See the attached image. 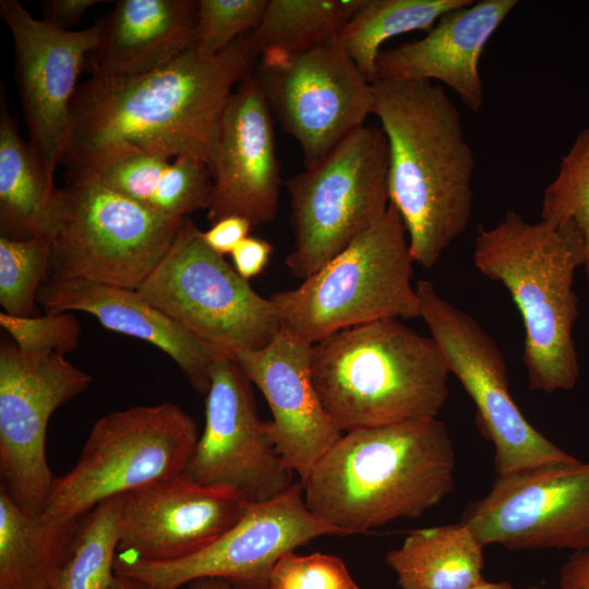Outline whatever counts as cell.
Masks as SVG:
<instances>
[{"instance_id": "42", "label": "cell", "mask_w": 589, "mask_h": 589, "mask_svg": "<svg viewBox=\"0 0 589 589\" xmlns=\"http://www.w3.org/2000/svg\"><path fill=\"white\" fill-rule=\"evenodd\" d=\"M470 589H515L509 582L507 581H500V582H491L482 580L478 585L473 586Z\"/></svg>"}, {"instance_id": "6", "label": "cell", "mask_w": 589, "mask_h": 589, "mask_svg": "<svg viewBox=\"0 0 589 589\" xmlns=\"http://www.w3.org/2000/svg\"><path fill=\"white\" fill-rule=\"evenodd\" d=\"M404 220L385 214L316 273L273 293L281 325L314 344L339 330L383 318L420 317Z\"/></svg>"}, {"instance_id": "5", "label": "cell", "mask_w": 589, "mask_h": 589, "mask_svg": "<svg viewBox=\"0 0 589 589\" xmlns=\"http://www.w3.org/2000/svg\"><path fill=\"white\" fill-rule=\"evenodd\" d=\"M311 373L326 412L349 432L436 418L450 371L432 337L383 318L312 344Z\"/></svg>"}, {"instance_id": "4", "label": "cell", "mask_w": 589, "mask_h": 589, "mask_svg": "<svg viewBox=\"0 0 589 589\" xmlns=\"http://www.w3.org/2000/svg\"><path fill=\"white\" fill-rule=\"evenodd\" d=\"M585 262L584 237L570 223H531L508 211L494 227L478 229L474 266L500 281L520 312L522 359L532 390L551 394L572 389L577 383L573 328L578 298L573 283L575 271Z\"/></svg>"}, {"instance_id": "8", "label": "cell", "mask_w": 589, "mask_h": 589, "mask_svg": "<svg viewBox=\"0 0 589 589\" xmlns=\"http://www.w3.org/2000/svg\"><path fill=\"white\" fill-rule=\"evenodd\" d=\"M65 179L48 279L137 290L170 249L184 218L154 212L95 175Z\"/></svg>"}, {"instance_id": "9", "label": "cell", "mask_w": 589, "mask_h": 589, "mask_svg": "<svg viewBox=\"0 0 589 589\" xmlns=\"http://www.w3.org/2000/svg\"><path fill=\"white\" fill-rule=\"evenodd\" d=\"M389 152L381 127L362 125L318 164L291 177V274L304 280L373 226L389 206Z\"/></svg>"}, {"instance_id": "21", "label": "cell", "mask_w": 589, "mask_h": 589, "mask_svg": "<svg viewBox=\"0 0 589 589\" xmlns=\"http://www.w3.org/2000/svg\"><path fill=\"white\" fill-rule=\"evenodd\" d=\"M517 0H481L443 15L418 40L384 49L377 56L378 80L437 81L473 112L482 108V52Z\"/></svg>"}, {"instance_id": "20", "label": "cell", "mask_w": 589, "mask_h": 589, "mask_svg": "<svg viewBox=\"0 0 589 589\" xmlns=\"http://www.w3.org/2000/svg\"><path fill=\"white\" fill-rule=\"evenodd\" d=\"M311 347V342L281 325L266 347L240 350L233 357L264 395L273 414L267 421L273 444L301 483L342 435L313 383Z\"/></svg>"}, {"instance_id": "40", "label": "cell", "mask_w": 589, "mask_h": 589, "mask_svg": "<svg viewBox=\"0 0 589 589\" xmlns=\"http://www.w3.org/2000/svg\"><path fill=\"white\" fill-rule=\"evenodd\" d=\"M187 589H242L231 582L214 577H205L195 579L188 584Z\"/></svg>"}, {"instance_id": "14", "label": "cell", "mask_w": 589, "mask_h": 589, "mask_svg": "<svg viewBox=\"0 0 589 589\" xmlns=\"http://www.w3.org/2000/svg\"><path fill=\"white\" fill-rule=\"evenodd\" d=\"M460 521L485 546L589 550V462L552 464L496 477Z\"/></svg>"}, {"instance_id": "33", "label": "cell", "mask_w": 589, "mask_h": 589, "mask_svg": "<svg viewBox=\"0 0 589 589\" xmlns=\"http://www.w3.org/2000/svg\"><path fill=\"white\" fill-rule=\"evenodd\" d=\"M269 0H199L194 50L214 56L254 31Z\"/></svg>"}, {"instance_id": "13", "label": "cell", "mask_w": 589, "mask_h": 589, "mask_svg": "<svg viewBox=\"0 0 589 589\" xmlns=\"http://www.w3.org/2000/svg\"><path fill=\"white\" fill-rule=\"evenodd\" d=\"M93 377L57 352L29 353L13 341L0 345V474L25 513L39 518L53 476L46 456L51 414L82 394Z\"/></svg>"}, {"instance_id": "29", "label": "cell", "mask_w": 589, "mask_h": 589, "mask_svg": "<svg viewBox=\"0 0 589 589\" xmlns=\"http://www.w3.org/2000/svg\"><path fill=\"white\" fill-rule=\"evenodd\" d=\"M472 0H364L339 33L338 40L370 83L377 81L376 60L387 39L430 31L446 13Z\"/></svg>"}, {"instance_id": "39", "label": "cell", "mask_w": 589, "mask_h": 589, "mask_svg": "<svg viewBox=\"0 0 589 589\" xmlns=\"http://www.w3.org/2000/svg\"><path fill=\"white\" fill-rule=\"evenodd\" d=\"M561 589H589V550L573 552L558 573Z\"/></svg>"}, {"instance_id": "11", "label": "cell", "mask_w": 589, "mask_h": 589, "mask_svg": "<svg viewBox=\"0 0 589 589\" xmlns=\"http://www.w3.org/2000/svg\"><path fill=\"white\" fill-rule=\"evenodd\" d=\"M416 291L420 317L472 399L478 428L493 444L496 477L578 460L525 418L509 393L502 352L481 325L442 298L431 281L419 280Z\"/></svg>"}, {"instance_id": "36", "label": "cell", "mask_w": 589, "mask_h": 589, "mask_svg": "<svg viewBox=\"0 0 589 589\" xmlns=\"http://www.w3.org/2000/svg\"><path fill=\"white\" fill-rule=\"evenodd\" d=\"M252 225L249 220L240 216L224 217L212 227L203 231V238L207 245L220 255L231 254L236 247L251 231Z\"/></svg>"}, {"instance_id": "32", "label": "cell", "mask_w": 589, "mask_h": 589, "mask_svg": "<svg viewBox=\"0 0 589 589\" xmlns=\"http://www.w3.org/2000/svg\"><path fill=\"white\" fill-rule=\"evenodd\" d=\"M541 219L578 228L586 244L584 269L589 279V127L577 135L562 157L556 177L545 188Z\"/></svg>"}, {"instance_id": "25", "label": "cell", "mask_w": 589, "mask_h": 589, "mask_svg": "<svg viewBox=\"0 0 589 589\" xmlns=\"http://www.w3.org/2000/svg\"><path fill=\"white\" fill-rule=\"evenodd\" d=\"M483 548L459 521L412 531L385 561L401 589H470L484 580Z\"/></svg>"}, {"instance_id": "23", "label": "cell", "mask_w": 589, "mask_h": 589, "mask_svg": "<svg viewBox=\"0 0 589 589\" xmlns=\"http://www.w3.org/2000/svg\"><path fill=\"white\" fill-rule=\"evenodd\" d=\"M199 1L120 0L86 59L93 74L130 76L194 50Z\"/></svg>"}, {"instance_id": "2", "label": "cell", "mask_w": 589, "mask_h": 589, "mask_svg": "<svg viewBox=\"0 0 589 589\" xmlns=\"http://www.w3.org/2000/svg\"><path fill=\"white\" fill-rule=\"evenodd\" d=\"M373 115L389 152L388 194L414 263L430 268L472 215L474 155L455 103L431 81L378 80Z\"/></svg>"}, {"instance_id": "17", "label": "cell", "mask_w": 589, "mask_h": 589, "mask_svg": "<svg viewBox=\"0 0 589 589\" xmlns=\"http://www.w3.org/2000/svg\"><path fill=\"white\" fill-rule=\"evenodd\" d=\"M0 15L14 43V79L28 143L53 181L68 141L77 77L99 41L101 21L83 31H64L35 19L16 0H0Z\"/></svg>"}, {"instance_id": "26", "label": "cell", "mask_w": 589, "mask_h": 589, "mask_svg": "<svg viewBox=\"0 0 589 589\" xmlns=\"http://www.w3.org/2000/svg\"><path fill=\"white\" fill-rule=\"evenodd\" d=\"M91 175L145 207L176 219L207 209L211 202L213 180L208 166L188 157L135 155Z\"/></svg>"}, {"instance_id": "28", "label": "cell", "mask_w": 589, "mask_h": 589, "mask_svg": "<svg viewBox=\"0 0 589 589\" xmlns=\"http://www.w3.org/2000/svg\"><path fill=\"white\" fill-rule=\"evenodd\" d=\"M364 0H269L253 31L261 64L287 62L338 39Z\"/></svg>"}, {"instance_id": "15", "label": "cell", "mask_w": 589, "mask_h": 589, "mask_svg": "<svg viewBox=\"0 0 589 589\" xmlns=\"http://www.w3.org/2000/svg\"><path fill=\"white\" fill-rule=\"evenodd\" d=\"M272 115L299 144L310 168L374 110L370 83L338 39L255 72Z\"/></svg>"}, {"instance_id": "34", "label": "cell", "mask_w": 589, "mask_h": 589, "mask_svg": "<svg viewBox=\"0 0 589 589\" xmlns=\"http://www.w3.org/2000/svg\"><path fill=\"white\" fill-rule=\"evenodd\" d=\"M0 325L12 341L29 353L73 351L79 346L80 323L71 312L19 317L0 313Z\"/></svg>"}, {"instance_id": "22", "label": "cell", "mask_w": 589, "mask_h": 589, "mask_svg": "<svg viewBox=\"0 0 589 589\" xmlns=\"http://www.w3.org/2000/svg\"><path fill=\"white\" fill-rule=\"evenodd\" d=\"M37 302L46 313H89L107 329L152 344L177 363L201 394L206 395L209 389L211 369L216 359L228 354L188 332L134 289L47 278Z\"/></svg>"}, {"instance_id": "35", "label": "cell", "mask_w": 589, "mask_h": 589, "mask_svg": "<svg viewBox=\"0 0 589 589\" xmlns=\"http://www.w3.org/2000/svg\"><path fill=\"white\" fill-rule=\"evenodd\" d=\"M267 589H360L337 556L284 554L274 566Z\"/></svg>"}, {"instance_id": "7", "label": "cell", "mask_w": 589, "mask_h": 589, "mask_svg": "<svg viewBox=\"0 0 589 589\" xmlns=\"http://www.w3.org/2000/svg\"><path fill=\"white\" fill-rule=\"evenodd\" d=\"M199 436L193 419L169 401L104 416L75 466L55 478L39 518L55 528H75L99 503L183 473Z\"/></svg>"}, {"instance_id": "43", "label": "cell", "mask_w": 589, "mask_h": 589, "mask_svg": "<svg viewBox=\"0 0 589 589\" xmlns=\"http://www.w3.org/2000/svg\"><path fill=\"white\" fill-rule=\"evenodd\" d=\"M529 589H545V588L540 587V586H531Z\"/></svg>"}, {"instance_id": "1", "label": "cell", "mask_w": 589, "mask_h": 589, "mask_svg": "<svg viewBox=\"0 0 589 589\" xmlns=\"http://www.w3.org/2000/svg\"><path fill=\"white\" fill-rule=\"evenodd\" d=\"M257 58L251 31L214 56L191 50L139 75L93 74L72 99L65 177L143 154L209 166L233 87Z\"/></svg>"}, {"instance_id": "38", "label": "cell", "mask_w": 589, "mask_h": 589, "mask_svg": "<svg viewBox=\"0 0 589 589\" xmlns=\"http://www.w3.org/2000/svg\"><path fill=\"white\" fill-rule=\"evenodd\" d=\"M101 0H46L41 1L44 21L64 31H69L85 12Z\"/></svg>"}, {"instance_id": "31", "label": "cell", "mask_w": 589, "mask_h": 589, "mask_svg": "<svg viewBox=\"0 0 589 589\" xmlns=\"http://www.w3.org/2000/svg\"><path fill=\"white\" fill-rule=\"evenodd\" d=\"M51 239L12 240L0 236V304L4 313L39 315L38 291L49 274Z\"/></svg>"}, {"instance_id": "16", "label": "cell", "mask_w": 589, "mask_h": 589, "mask_svg": "<svg viewBox=\"0 0 589 589\" xmlns=\"http://www.w3.org/2000/svg\"><path fill=\"white\" fill-rule=\"evenodd\" d=\"M259 417L251 381L233 357L223 354L211 369L205 425L184 469L203 485L226 486L250 504L271 501L296 481Z\"/></svg>"}, {"instance_id": "12", "label": "cell", "mask_w": 589, "mask_h": 589, "mask_svg": "<svg viewBox=\"0 0 589 589\" xmlns=\"http://www.w3.org/2000/svg\"><path fill=\"white\" fill-rule=\"evenodd\" d=\"M327 534L348 532L311 513L299 481L271 501L250 504L233 527L197 553L166 562L119 554L113 569L146 589H179L205 577L221 578L242 589H267L271 573L284 554Z\"/></svg>"}, {"instance_id": "30", "label": "cell", "mask_w": 589, "mask_h": 589, "mask_svg": "<svg viewBox=\"0 0 589 589\" xmlns=\"http://www.w3.org/2000/svg\"><path fill=\"white\" fill-rule=\"evenodd\" d=\"M122 495L99 503L82 517L52 589H108L121 538Z\"/></svg>"}, {"instance_id": "10", "label": "cell", "mask_w": 589, "mask_h": 589, "mask_svg": "<svg viewBox=\"0 0 589 589\" xmlns=\"http://www.w3.org/2000/svg\"><path fill=\"white\" fill-rule=\"evenodd\" d=\"M137 292L204 342L235 357L266 347L281 327L271 299L259 294L212 250L190 217Z\"/></svg>"}, {"instance_id": "41", "label": "cell", "mask_w": 589, "mask_h": 589, "mask_svg": "<svg viewBox=\"0 0 589 589\" xmlns=\"http://www.w3.org/2000/svg\"><path fill=\"white\" fill-rule=\"evenodd\" d=\"M108 589H146V588L140 581L133 578L116 574Z\"/></svg>"}, {"instance_id": "19", "label": "cell", "mask_w": 589, "mask_h": 589, "mask_svg": "<svg viewBox=\"0 0 589 589\" xmlns=\"http://www.w3.org/2000/svg\"><path fill=\"white\" fill-rule=\"evenodd\" d=\"M272 118L252 71L235 88L219 124L208 166L211 224L228 216L243 217L252 227L274 220L281 178Z\"/></svg>"}, {"instance_id": "18", "label": "cell", "mask_w": 589, "mask_h": 589, "mask_svg": "<svg viewBox=\"0 0 589 589\" xmlns=\"http://www.w3.org/2000/svg\"><path fill=\"white\" fill-rule=\"evenodd\" d=\"M250 503L226 486L181 473L122 495L120 554L152 562L207 548L233 527Z\"/></svg>"}, {"instance_id": "24", "label": "cell", "mask_w": 589, "mask_h": 589, "mask_svg": "<svg viewBox=\"0 0 589 589\" xmlns=\"http://www.w3.org/2000/svg\"><path fill=\"white\" fill-rule=\"evenodd\" d=\"M60 189L21 139L5 93L0 91V236L28 240L53 233Z\"/></svg>"}, {"instance_id": "27", "label": "cell", "mask_w": 589, "mask_h": 589, "mask_svg": "<svg viewBox=\"0 0 589 589\" xmlns=\"http://www.w3.org/2000/svg\"><path fill=\"white\" fill-rule=\"evenodd\" d=\"M75 529L55 528L25 513L1 484L0 589H52Z\"/></svg>"}, {"instance_id": "37", "label": "cell", "mask_w": 589, "mask_h": 589, "mask_svg": "<svg viewBox=\"0 0 589 589\" xmlns=\"http://www.w3.org/2000/svg\"><path fill=\"white\" fill-rule=\"evenodd\" d=\"M272 253L268 241L249 236L231 252L233 267L241 277L250 280L263 272Z\"/></svg>"}, {"instance_id": "3", "label": "cell", "mask_w": 589, "mask_h": 589, "mask_svg": "<svg viewBox=\"0 0 589 589\" xmlns=\"http://www.w3.org/2000/svg\"><path fill=\"white\" fill-rule=\"evenodd\" d=\"M455 468L446 425L420 419L346 432L301 484L311 513L352 534L437 505Z\"/></svg>"}]
</instances>
